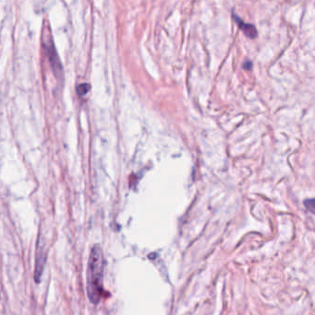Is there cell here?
Returning <instances> with one entry per match:
<instances>
[{
    "label": "cell",
    "mask_w": 315,
    "mask_h": 315,
    "mask_svg": "<svg viewBox=\"0 0 315 315\" xmlns=\"http://www.w3.org/2000/svg\"><path fill=\"white\" fill-rule=\"evenodd\" d=\"M243 68L244 69H246V70H251V69L253 68V63L250 61V60L244 62Z\"/></svg>",
    "instance_id": "obj_6"
},
{
    "label": "cell",
    "mask_w": 315,
    "mask_h": 315,
    "mask_svg": "<svg viewBox=\"0 0 315 315\" xmlns=\"http://www.w3.org/2000/svg\"><path fill=\"white\" fill-rule=\"evenodd\" d=\"M304 206L309 211L315 214V198L304 200Z\"/></svg>",
    "instance_id": "obj_4"
},
{
    "label": "cell",
    "mask_w": 315,
    "mask_h": 315,
    "mask_svg": "<svg viewBox=\"0 0 315 315\" xmlns=\"http://www.w3.org/2000/svg\"><path fill=\"white\" fill-rule=\"evenodd\" d=\"M89 89H90V85L84 83V84L78 86L77 91H78L79 95H85L89 91Z\"/></svg>",
    "instance_id": "obj_5"
},
{
    "label": "cell",
    "mask_w": 315,
    "mask_h": 315,
    "mask_svg": "<svg viewBox=\"0 0 315 315\" xmlns=\"http://www.w3.org/2000/svg\"><path fill=\"white\" fill-rule=\"evenodd\" d=\"M232 18L235 20V22L238 24L239 29L242 31V33L250 38V39H255L257 37V30L255 28V26L253 24L245 23L242 19H240L237 15L235 14L234 12H232Z\"/></svg>",
    "instance_id": "obj_3"
},
{
    "label": "cell",
    "mask_w": 315,
    "mask_h": 315,
    "mask_svg": "<svg viewBox=\"0 0 315 315\" xmlns=\"http://www.w3.org/2000/svg\"><path fill=\"white\" fill-rule=\"evenodd\" d=\"M105 258L99 245L93 247L88 262L87 292L92 303L98 304L103 296Z\"/></svg>",
    "instance_id": "obj_1"
},
{
    "label": "cell",
    "mask_w": 315,
    "mask_h": 315,
    "mask_svg": "<svg viewBox=\"0 0 315 315\" xmlns=\"http://www.w3.org/2000/svg\"><path fill=\"white\" fill-rule=\"evenodd\" d=\"M43 47L46 49L47 56H48L49 62L52 66L54 74L57 77V79H62L63 78V69L61 63L59 60V57L57 56V50L54 46L51 40H49L48 42H43Z\"/></svg>",
    "instance_id": "obj_2"
}]
</instances>
